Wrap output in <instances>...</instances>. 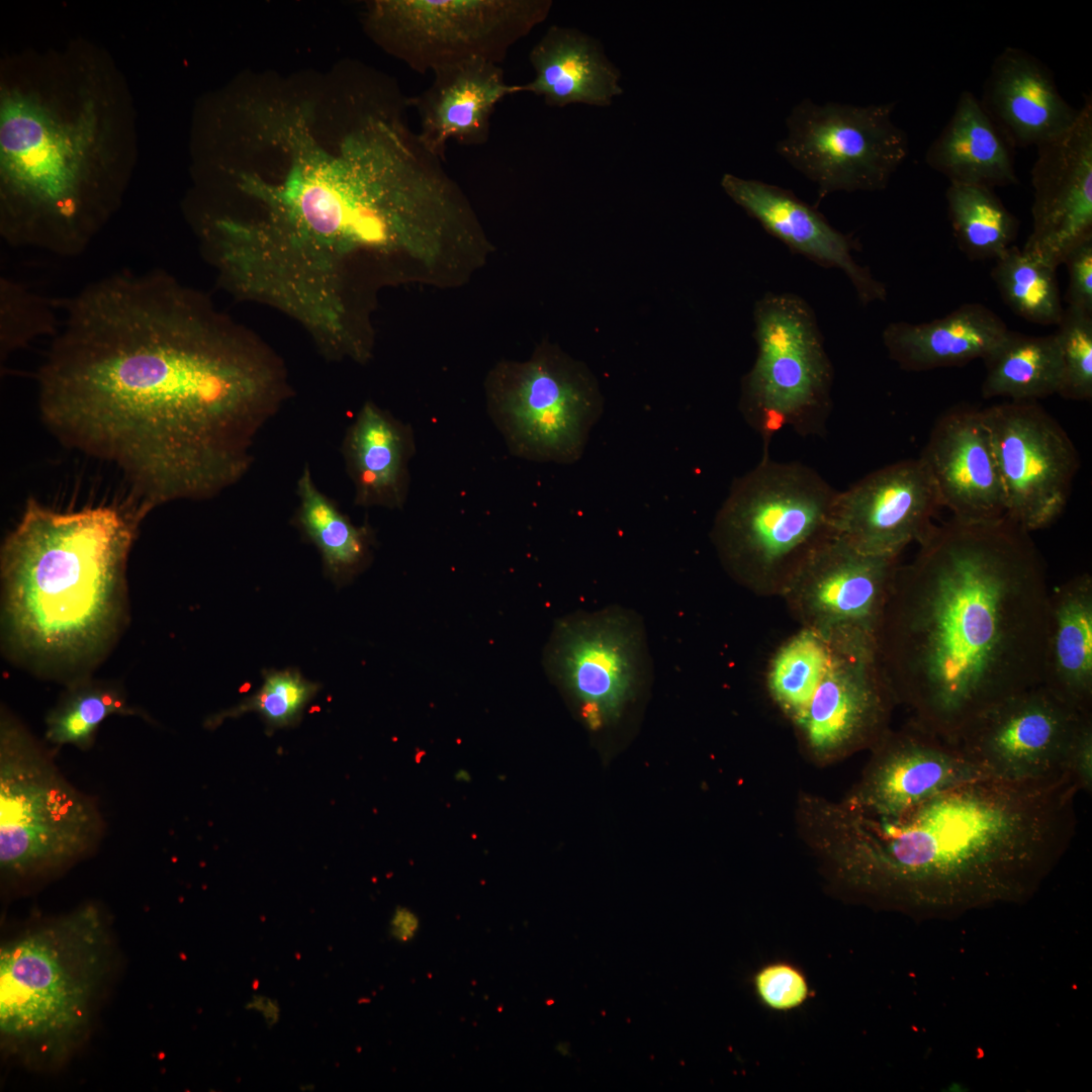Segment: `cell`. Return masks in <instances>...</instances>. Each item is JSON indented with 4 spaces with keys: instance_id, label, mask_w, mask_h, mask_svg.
Returning <instances> with one entry per match:
<instances>
[{
    "instance_id": "6da1fadb",
    "label": "cell",
    "mask_w": 1092,
    "mask_h": 1092,
    "mask_svg": "<svg viewBox=\"0 0 1092 1092\" xmlns=\"http://www.w3.org/2000/svg\"><path fill=\"white\" fill-rule=\"evenodd\" d=\"M36 379L47 428L117 467L147 509L242 480L291 395L278 356L159 269L67 299Z\"/></svg>"
},
{
    "instance_id": "7a4b0ae2",
    "label": "cell",
    "mask_w": 1092,
    "mask_h": 1092,
    "mask_svg": "<svg viewBox=\"0 0 1092 1092\" xmlns=\"http://www.w3.org/2000/svg\"><path fill=\"white\" fill-rule=\"evenodd\" d=\"M898 565L877 636L896 703L957 744L985 713L1040 686L1049 621L1045 568L1006 516L932 525Z\"/></svg>"
},
{
    "instance_id": "3957f363",
    "label": "cell",
    "mask_w": 1092,
    "mask_h": 1092,
    "mask_svg": "<svg viewBox=\"0 0 1092 1092\" xmlns=\"http://www.w3.org/2000/svg\"><path fill=\"white\" fill-rule=\"evenodd\" d=\"M408 100L369 104L338 143L324 149L304 109L248 107L258 133L288 158L271 181L240 175L239 187L260 207L253 237L271 268L310 293L331 295L362 256L406 254L433 261L463 214V194L408 126Z\"/></svg>"
},
{
    "instance_id": "277c9868",
    "label": "cell",
    "mask_w": 1092,
    "mask_h": 1092,
    "mask_svg": "<svg viewBox=\"0 0 1092 1092\" xmlns=\"http://www.w3.org/2000/svg\"><path fill=\"white\" fill-rule=\"evenodd\" d=\"M1065 777L957 785L895 816L854 811L845 872L874 899L946 916L1030 898L1075 836Z\"/></svg>"
},
{
    "instance_id": "5b68a950",
    "label": "cell",
    "mask_w": 1092,
    "mask_h": 1092,
    "mask_svg": "<svg viewBox=\"0 0 1092 1092\" xmlns=\"http://www.w3.org/2000/svg\"><path fill=\"white\" fill-rule=\"evenodd\" d=\"M140 519L110 506L57 511L26 500L1 548L5 622L23 650L71 660L108 638Z\"/></svg>"
},
{
    "instance_id": "8992f818",
    "label": "cell",
    "mask_w": 1092,
    "mask_h": 1092,
    "mask_svg": "<svg viewBox=\"0 0 1092 1092\" xmlns=\"http://www.w3.org/2000/svg\"><path fill=\"white\" fill-rule=\"evenodd\" d=\"M111 941L93 905L33 926L0 951V1033L25 1058L55 1060L87 1029Z\"/></svg>"
},
{
    "instance_id": "52a82bcc",
    "label": "cell",
    "mask_w": 1092,
    "mask_h": 1092,
    "mask_svg": "<svg viewBox=\"0 0 1092 1092\" xmlns=\"http://www.w3.org/2000/svg\"><path fill=\"white\" fill-rule=\"evenodd\" d=\"M835 490L800 462L759 463L731 484L711 540L726 573L761 597H782L808 558L834 534Z\"/></svg>"
},
{
    "instance_id": "ba28073f",
    "label": "cell",
    "mask_w": 1092,
    "mask_h": 1092,
    "mask_svg": "<svg viewBox=\"0 0 1092 1092\" xmlns=\"http://www.w3.org/2000/svg\"><path fill=\"white\" fill-rule=\"evenodd\" d=\"M765 684L818 755L874 746L888 731L896 703L876 645L830 639L804 628L772 653Z\"/></svg>"
},
{
    "instance_id": "9c48e42d",
    "label": "cell",
    "mask_w": 1092,
    "mask_h": 1092,
    "mask_svg": "<svg viewBox=\"0 0 1092 1092\" xmlns=\"http://www.w3.org/2000/svg\"><path fill=\"white\" fill-rule=\"evenodd\" d=\"M96 805L73 787L29 732L0 722V868L26 878L64 868L98 843Z\"/></svg>"
},
{
    "instance_id": "30bf717a",
    "label": "cell",
    "mask_w": 1092,
    "mask_h": 1092,
    "mask_svg": "<svg viewBox=\"0 0 1092 1092\" xmlns=\"http://www.w3.org/2000/svg\"><path fill=\"white\" fill-rule=\"evenodd\" d=\"M754 363L741 381L739 408L761 437L790 428L823 436L832 408L833 367L816 315L789 292H766L753 307Z\"/></svg>"
},
{
    "instance_id": "8fae6325",
    "label": "cell",
    "mask_w": 1092,
    "mask_h": 1092,
    "mask_svg": "<svg viewBox=\"0 0 1092 1092\" xmlns=\"http://www.w3.org/2000/svg\"><path fill=\"white\" fill-rule=\"evenodd\" d=\"M487 413L509 451L535 462L582 456L604 399L589 369L544 343L526 361H503L485 380Z\"/></svg>"
},
{
    "instance_id": "7c38bea8",
    "label": "cell",
    "mask_w": 1092,
    "mask_h": 1092,
    "mask_svg": "<svg viewBox=\"0 0 1092 1092\" xmlns=\"http://www.w3.org/2000/svg\"><path fill=\"white\" fill-rule=\"evenodd\" d=\"M544 663L592 732L621 725L648 693L654 673L643 618L619 605L559 620Z\"/></svg>"
},
{
    "instance_id": "4fadbf2b",
    "label": "cell",
    "mask_w": 1092,
    "mask_h": 1092,
    "mask_svg": "<svg viewBox=\"0 0 1092 1092\" xmlns=\"http://www.w3.org/2000/svg\"><path fill=\"white\" fill-rule=\"evenodd\" d=\"M549 0H378L366 25L418 73L472 59L500 64L550 13Z\"/></svg>"
},
{
    "instance_id": "5bb4252c",
    "label": "cell",
    "mask_w": 1092,
    "mask_h": 1092,
    "mask_svg": "<svg viewBox=\"0 0 1092 1092\" xmlns=\"http://www.w3.org/2000/svg\"><path fill=\"white\" fill-rule=\"evenodd\" d=\"M895 103L857 106L800 101L786 119L778 154L814 182L817 203L832 192L879 191L909 153L892 120Z\"/></svg>"
},
{
    "instance_id": "9a60e30c",
    "label": "cell",
    "mask_w": 1092,
    "mask_h": 1092,
    "mask_svg": "<svg viewBox=\"0 0 1092 1092\" xmlns=\"http://www.w3.org/2000/svg\"><path fill=\"white\" fill-rule=\"evenodd\" d=\"M1005 498V516L1025 531L1048 528L1064 512L1079 469L1077 450L1037 401L982 410Z\"/></svg>"
},
{
    "instance_id": "2e32d148",
    "label": "cell",
    "mask_w": 1092,
    "mask_h": 1092,
    "mask_svg": "<svg viewBox=\"0 0 1092 1092\" xmlns=\"http://www.w3.org/2000/svg\"><path fill=\"white\" fill-rule=\"evenodd\" d=\"M898 565L899 558L862 553L834 535L808 558L781 598L801 628L876 645Z\"/></svg>"
},
{
    "instance_id": "e0dca14e",
    "label": "cell",
    "mask_w": 1092,
    "mask_h": 1092,
    "mask_svg": "<svg viewBox=\"0 0 1092 1092\" xmlns=\"http://www.w3.org/2000/svg\"><path fill=\"white\" fill-rule=\"evenodd\" d=\"M1089 718L1040 685L989 710L956 745L988 778L1062 777L1068 748Z\"/></svg>"
},
{
    "instance_id": "ac0fdd59",
    "label": "cell",
    "mask_w": 1092,
    "mask_h": 1092,
    "mask_svg": "<svg viewBox=\"0 0 1092 1092\" xmlns=\"http://www.w3.org/2000/svg\"><path fill=\"white\" fill-rule=\"evenodd\" d=\"M1032 228L1022 251L1058 268L1066 255L1092 238V99L1074 124L1036 147L1031 168Z\"/></svg>"
},
{
    "instance_id": "d6986e66",
    "label": "cell",
    "mask_w": 1092,
    "mask_h": 1092,
    "mask_svg": "<svg viewBox=\"0 0 1092 1092\" xmlns=\"http://www.w3.org/2000/svg\"><path fill=\"white\" fill-rule=\"evenodd\" d=\"M939 500L920 458L877 469L843 491L832 508L834 534L856 550L899 558L931 528Z\"/></svg>"
},
{
    "instance_id": "ffe728a7",
    "label": "cell",
    "mask_w": 1092,
    "mask_h": 1092,
    "mask_svg": "<svg viewBox=\"0 0 1092 1092\" xmlns=\"http://www.w3.org/2000/svg\"><path fill=\"white\" fill-rule=\"evenodd\" d=\"M858 788L854 810L895 816L962 783L985 777L952 743L913 722L887 731Z\"/></svg>"
},
{
    "instance_id": "44dd1931",
    "label": "cell",
    "mask_w": 1092,
    "mask_h": 1092,
    "mask_svg": "<svg viewBox=\"0 0 1092 1092\" xmlns=\"http://www.w3.org/2000/svg\"><path fill=\"white\" fill-rule=\"evenodd\" d=\"M919 458L940 507L947 508L953 519L982 522L1005 516L1004 491L982 410L957 406L944 413Z\"/></svg>"
},
{
    "instance_id": "7402d4cb",
    "label": "cell",
    "mask_w": 1092,
    "mask_h": 1092,
    "mask_svg": "<svg viewBox=\"0 0 1092 1092\" xmlns=\"http://www.w3.org/2000/svg\"><path fill=\"white\" fill-rule=\"evenodd\" d=\"M725 193L769 235L825 268L841 270L862 305L887 298V288L853 258L855 241L834 229L824 215L792 191L755 179L725 174Z\"/></svg>"
},
{
    "instance_id": "603a6c76",
    "label": "cell",
    "mask_w": 1092,
    "mask_h": 1092,
    "mask_svg": "<svg viewBox=\"0 0 1092 1092\" xmlns=\"http://www.w3.org/2000/svg\"><path fill=\"white\" fill-rule=\"evenodd\" d=\"M979 101L1013 148L1037 147L1069 129L1080 109L1061 95L1050 68L1006 47L993 61Z\"/></svg>"
},
{
    "instance_id": "cb8c5ba5",
    "label": "cell",
    "mask_w": 1092,
    "mask_h": 1092,
    "mask_svg": "<svg viewBox=\"0 0 1092 1092\" xmlns=\"http://www.w3.org/2000/svg\"><path fill=\"white\" fill-rule=\"evenodd\" d=\"M430 86L411 99L417 109L424 147L442 161L447 143L478 146L487 142L490 118L507 96L520 93V85L506 82L498 64L472 59L432 72Z\"/></svg>"
},
{
    "instance_id": "d4e9b609",
    "label": "cell",
    "mask_w": 1092,
    "mask_h": 1092,
    "mask_svg": "<svg viewBox=\"0 0 1092 1092\" xmlns=\"http://www.w3.org/2000/svg\"><path fill=\"white\" fill-rule=\"evenodd\" d=\"M341 452L355 506L403 508L410 492V462L416 452L408 424L366 401L347 428Z\"/></svg>"
},
{
    "instance_id": "484cf974",
    "label": "cell",
    "mask_w": 1092,
    "mask_h": 1092,
    "mask_svg": "<svg viewBox=\"0 0 1092 1092\" xmlns=\"http://www.w3.org/2000/svg\"><path fill=\"white\" fill-rule=\"evenodd\" d=\"M1008 330L993 310L973 302L926 323H890L882 339L902 370L921 372L983 359Z\"/></svg>"
},
{
    "instance_id": "4316f807",
    "label": "cell",
    "mask_w": 1092,
    "mask_h": 1092,
    "mask_svg": "<svg viewBox=\"0 0 1092 1092\" xmlns=\"http://www.w3.org/2000/svg\"><path fill=\"white\" fill-rule=\"evenodd\" d=\"M529 59L535 78L520 85V91L542 96L547 105L606 106L622 93L619 71L602 47L577 29L550 26Z\"/></svg>"
},
{
    "instance_id": "83f0119b",
    "label": "cell",
    "mask_w": 1092,
    "mask_h": 1092,
    "mask_svg": "<svg viewBox=\"0 0 1092 1092\" xmlns=\"http://www.w3.org/2000/svg\"><path fill=\"white\" fill-rule=\"evenodd\" d=\"M1057 698L1092 714V577L1074 576L1050 592L1042 684Z\"/></svg>"
},
{
    "instance_id": "f1b7e54d",
    "label": "cell",
    "mask_w": 1092,
    "mask_h": 1092,
    "mask_svg": "<svg viewBox=\"0 0 1092 1092\" xmlns=\"http://www.w3.org/2000/svg\"><path fill=\"white\" fill-rule=\"evenodd\" d=\"M1013 148L983 109L963 91L953 112L925 153V163L949 183L994 189L1018 183Z\"/></svg>"
},
{
    "instance_id": "f546056e",
    "label": "cell",
    "mask_w": 1092,
    "mask_h": 1092,
    "mask_svg": "<svg viewBox=\"0 0 1092 1092\" xmlns=\"http://www.w3.org/2000/svg\"><path fill=\"white\" fill-rule=\"evenodd\" d=\"M295 493L297 506L291 524L318 551L324 574L338 586L347 583L369 563L372 529L367 524L355 525L336 500L317 487L308 464L297 478Z\"/></svg>"
},
{
    "instance_id": "4dcf8cb0",
    "label": "cell",
    "mask_w": 1092,
    "mask_h": 1092,
    "mask_svg": "<svg viewBox=\"0 0 1092 1092\" xmlns=\"http://www.w3.org/2000/svg\"><path fill=\"white\" fill-rule=\"evenodd\" d=\"M982 360L984 398L1037 401L1059 392L1062 358L1056 334L1032 336L1008 330Z\"/></svg>"
},
{
    "instance_id": "1f68e13d",
    "label": "cell",
    "mask_w": 1092,
    "mask_h": 1092,
    "mask_svg": "<svg viewBox=\"0 0 1092 1092\" xmlns=\"http://www.w3.org/2000/svg\"><path fill=\"white\" fill-rule=\"evenodd\" d=\"M945 199L957 245L966 257L996 260L1013 246L1019 220L993 189L949 183Z\"/></svg>"
},
{
    "instance_id": "d6a6232c",
    "label": "cell",
    "mask_w": 1092,
    "mask_h": 1092,
    "mask_svg": "<svg viewBox=\"0 0 1092 1092\" xmlns=\"http://www.w3.org/2000/svg\"><path fill=\"white\" fill-rule=\"evenodd\" d=\"M1057 269L1010 247L995 260L991 277L1005 304L1025 321L1057 326L1064 312Z\"/></svg>"
},
{
    "instance_id": "836d02e7",
    "label": "cell",
    "mask_w": 1092,
    "mask_h": 1092,
    "mask_svg": "<svg viewBox=\"0 0 1092 1092\" xmlns=\"http://www.w3.org/2000/svg\"><path fill=\"white\" fill-rule=\"evenodd\" d=\"M111 715H139L124 695L110 685L91 680L72 684L46 718V739L56 746L92 747L99 725Z\"/></svg>"
},
{
    "instance_id": "e575fe53",
    "label": "cell",
    "mask_w": 1092,
    "mask_h": 1092,
    "mask_svg": "<svg viewBox=\"0 0 1092 1092\" xmlns=\"http://www.w3.org/2000/svg\"><path fill=\"white\" fill-rule=\"evenodd\" d=\"M262 684L239 704L212 714L204 722L213 730L229 719L248 713L257 714L267 734L296 727L304 711L322 689L321 684L305 677L297 668H270L262 672Z\"/></svg>"
},
{
    "instance_id": "d590c367",
    "label": "cell",
    "mask_w": 1092,
    "mask_h": 1092,
    "mask_svg": "<svg viewBox=\"0 0 1092 1092\" xmlns=\"http://www.w3.org/2000/svg\"><path fill=\"white\" fill-rule=\"evenodd\" d=\"M44 296L12 278L0 280V351L6 358L40 337L53 338L60 326Z\"/></svg>"
},
{
    "instance_id": "8d00e7d4",
    "label": "cell",
    "mask_w": 1092,
    "mask_h": 1092,
    "mask_svg": "<svg viewBox=\"0 0 1092 1092\" xmlns=\"http://www.w3.org/2000/svg\"><path fill=\"white\" fill-rule=\"evenodd\" d=\"M1055 333L1062 358L1058 394L1070 400L1092 397V313L1067 306Z\"/></svg>"
},
{
    "instance_id": "74e56055",
    "label": "cell",
    "mask_w": 1092,
    "mask_h": 1092,
    "mask_svg": "<svg viewBox=\"0 0 1092 1092\" xmlns=\"http://www.w3.org/2000/svg\"><path fill=\"white\" fill-rule=\"evenodd\" d=\"M754 987L762 1003L778 1011L801 1006L809 993L804 975L786 963L770 964L760 969L754 977Z\"/></svg>"
},
{
    "instance_id": "f35d334b",
    "label": "cell",
    "mask_w": 1092,
    "mask_h": 1092,
    "mask_svg": "<svg viewBox=\"0 0 1092 1092\" xmlns=\"http://www.w3.org/2000/svg\"><path fill=\"white\" fill-rule=\"evenodd\" d=\"M1063 264L1069 274L1067 306L1092 313V238L1074 247Z\"/></svg>"
},
{
    "instance_id": "ab89813d",
    "label": "cell",
    "mask_w": 1092,
    "mask_h": 1092,
    "mask_svg": "<svg viewBox=\"0 0 1092 1092\" xmlns=\"http://www.w3.org/2000/svg\"><path fill=\"white\" fill-rule=\"evenodd\" d=\"M1064 775L1078 792L1092 789V718L1084 721L1072 740L1064 762Z\"/></svg>"
},
{
    "instance_id": "60d3db41",
    "label": "cell",
    "mask_w": 1092,
    "mask_h": 1092,
    "mask_svg": "<svg viewBox=\"0 0 1092 1092\" xmlns=\"http://www.w3.org/2000/svg\"><path fill=\"white\" fill-rule=\"evenodd\" d=\"M420 920L408 908L397 907L389 921V935L401 943L410 942L419 931Z\"/></svg>"
},
{
    "instance_id": "b9f144b4",
    "label": "cell",
    "mask_w": 1092,
    "mask_h": 1092,
    "mask_svg": "<svg viewBox=\"0 0 1092 1092\" xmlns=\"http://www.w3.org/2000/svg\"><path fill=\"white\" fill-rule=\"evenodd\" d=\"M245 1008L260 1014L268 1028H273L280 1022L281 1007L279 1002L264 994H254L248 1000Z\"/></svg>"
},
{
    "instance_id": "7bdbcfd3",
    "label": "cell",
    "mask_w": 1092,
    "mask_h": 1092,
    "mask_svg": "<svg viewBox=\"0 0 1092 1092\" xmlns=\"http://www.w3.org/2000/svg\"><path fill=\"white\" fill-rule=\"evenodd\" d=\"M300 1090H301V1091H307V1090H310V1091H311V1090H313V1085H311V1084H310V1085H303V1086H300Z\"/></svg>"
}]
</instances>
